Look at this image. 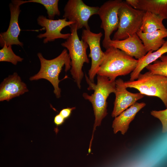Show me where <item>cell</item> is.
<instances>
[{
	"label": "cell",
	"mask_w": 167,
	"mask_h": 167,
	"mask_svg": "<svg viewBox=\"0 0 167 167\" xmlns=\"http://www.w3.org/2000/svg\"><path fill=\"white\" fill-rule=\"evenodd\" d=\"M86 79L89 86L88 89L94 90L91 95L84 93L83 96L92 104L95 117L92 137L89 146L91 147L94 132L97 126L101 125V122L107 114V99L112 93L116 92L115 80H110L107 77L97 75V83L92 82L85 74Z\"/></svg>",
	"instance_id": "obj_1"
},
{
	"label": "cell",
	"mask_w": 167,
	"mask_h": 167,
	"mask_svg": "<svg viewBox=\"0 0 167 167\" xmlns=\"http://www.w3.org/2000/svg\"><path fill=\"white\" fill-rule=\"evenodd\" d=\"M104 53L103 61L97 75L115 81L118 76L131 73L137 66L138 60L118 49L110 47Z\"/></svg>",
	"instance_id": "obj_2"
},
{
	"label": "cell",
	"mask_w": 167,
	"mask_h": 167,
	"mask_svg": "<svg viewBox=\"0 0 167 167\" xmlns=\"http://www.w3.org/2000/svg\"><path fill=\"white\" fill-rule=\"evenodd\" d=\"M69 27L71 35L61 45L68 50L71 60V74L78 87L80 89L84 76L83 67L85 63H89L86 52L89 46L86 42L80 40L77 33V25L75 24Z\"/></svg>",
	"instance_id": "obj_3"
},
{
	"label": "cell",
	"mask_w": 167,
	"mask_h": 167,
	"mask_svg": "<svg viewBox=\"0 0 167 167\" xmlns=\"http://www.w3.org/2000/svg\"><path fill=\"white\" fill-rule=\"evenodd\" d=\"M37 56L40 62V70L37 74L31 76L29 80L31 81L41 79L47 80L54 87V93L57 98H59L61 91L59 87L61 81L59 79V75L64 66L66 72L71 67V60L67 49H64L58 56L50 60L45 58L41 53H38Z\"/></svg>",
	"instance_id": "obj_4"
},
{
	"label": "cell",
	"mask_w": 167,
	"mask_h": 167,
	"mask_svg": "<svg viewBox=\"0 0 167 167\" xmlns=\"http://www.w3.org/2000/svg\"><path fill=\"white\" fill-rule=\"evenodd\" d=\"M126 87L137 89L144 95L156 96L167 108V78L148 71L140 74L136 80L124 82Z\"/></svg>",
	"instance_id": "obj_5"
},
{
	"label": "cell",
	"mask_w": 167,
	"mask_h": 167,
	"mask_svg": "<svg viewBox=\"0 0 167 167\" xmlns=\"http://www.w3.org/2000/svg\"><path fill=\"white\" fill-rule=\"evenodd\" d=\"M145 12L133 8L125 1H122L118 10V28L112 40H122L127 38L128 35L137 33L140 30Z\"/></svg>",
	"instance_id": "obj_6"
},
{
	"label": "cell",
	"mask_w": 167,
	"mask_h": 167,
	"mask_svg": "<svg viewBox=\"0 0 167 167\" xmlns=\"http://www.w3.org/2000/svg\"><path fill=\"white\" fill-rule=\"evenodd\" d=\"M122 2V0H108L99 7L97 15L101 21L100 27L104 31L102 44L106 49L110 47L109 43L111 40V35L113 32L118 29L119 24L118 10Z\"/></svg>",
	"instance_id": "obj_7"
},
{
	"label": "cell",
	"mask_w": 167,
	"mask_h": 167,
	"mask_svg": "<svg viewBox=\"0 0 167 167\" xmlns=\"http://www.w3.org/2000/svg\"><path fill=\"white\" fill-rule=\"evenodd\" d=\"M99 7L88 6L82 0H69L64 8L63 17L74 22L78 30L90 29L88 21L92 15H97Z\"/></svg>",
	"instance_id": "obj_8"
},
{
	"label": "cell",
	"mask_w": 167,
	"mask_h": 167,
	"mask_svg": "<svg viewBox=\"0 0 167 167\" xmlns=\"http://www.w3.org/2000/svg\"><path fill=\"white\" fill-rule=\"evenodd\" d=\"M102 35L101 32L95 33L90 29H84L82 32L81 40L88 44L90 50L89 57L91 59V65L88 71V77L93 83L105 56L100 45Z\"/></svg>",
	"instance_id": "obj_9"
},
{
	"label": "cell",
	"mask_w": 167,
	"mask_h": 167,
	"mask_svg": "<svg viewBox=\"0 0 167 167\" xmlns=\"http://www.w3.org/2000/svg\"><path fill=\"white\" fill-rule=\"evenodd\" d=\"M24 1L12 0L9 4L10 12V20L7 30L0 34V45L3 47L5 44L9 45H16L21 47L23 42L19 39L21 29L19 24V17L21 11L20 6L24 4Z\"/></svg>",
	"instance_id": "obj_10"
},
{
	"label": "cell",
	"mask_w": 167,
	"mask_h": 167,
	"mask_svg": "<svg viewBox=\"0 0 167 167\" xmlns=\"http://www.w3.org/2000/svg\"><path fill=\"white\" fill-rule=\"evenodd\" d=\"M37 21L38 24L45 28L46 30L44 33H40L37 36L39 39L44 38L43 41L44 44L58 39L66 40L70 36L71 33H62L61 32L62 30L66 27L75 24L74 22L67 21L66 18L51 19L43 15H39Z\"/></svg>",
	"instance_id": "obj_11"
},
{
	"label": "cell",
	"mask_w": 167,
	"mask_h": 167,
	"mask_svg": "<svg viewBox=\"0 0 167 167\" xmlns=\"http://www.w3.org/2000/svg\"><path fill=\"white\" fill-rule=\"evenodd\" d=\"M124 82L121 79L115 80V98L111 116L116 117L144 97V95L139 93H133L127 90L124 84Z\"/></svg>",
	"instance_id": "obj_12"
},
{
	"label": "cell",
	"mask_w": 167,
	"mask_h": 167,
	"mask_svg": "<svg viewBox=\"0 0 167 167\" xmlns=\"http://www.w3.org/2000/svg\"><path fill=\"white\" fill-rule=\"evenodd\" d=\"M28 91L26 84L16 72L4 79L0 85V101H9Z\"/></svg>",
	"instance_id": "obj_13"
},
{
	"label": "cell",
	"mask_w": 167,
	"mask_h": 167,
	"mask_svg": "<svg viewBox=\"0 0 167 167\" xmlns=\"http://www.w3.org/2000/svg\"><path fill=\"white\" fill-rule=\"evenodd\" d=\"M120 40H111L109 42L110 47L118 49L128 55L139 60L147 54L143 44L137 33Z\"/></svg>",
	"instance_id": "obj_14"
},
{
	"label": "cell",
	"mask_w": 167,
	"mask_h": 167,
	"mask_svg": "<svg viewBox=\"0 0 167 167\" xmlns=\"http://www.w3.org/2000/svg\"><path fill=\"white\" fill-rule=\"evenodd\" d=\"M146 105L144 102H136L118 116L115 117L112 127L114 134L120 131L122 135L127 131L130 123L134 119L137 113Z\"/></svg>",
	"instance_id": "obj_15"
},
{
	"label": "cell",
	"mask_w": 167,
	"mask_h": 167,
	"mask_svg": "<svg viewBox=\"0 0 167 167\" xmlns=\"http://www.w3.org/2000/svg\"><path fill=\"white\" fill-rule=\"evenodd\" d=\"M137 34L142 41L147 53L150 51H155L160 49L167 37V31L157 30L149 33H143L140 30Z\"/></svg>",
	"instance_id": "obj_16"
},
{
	"label": "cell",
	"mask_w": 167,
	"mask_h": 167,
	"mask_svg": "<svg viewBox=\"0 0 167 167\" xmlns=\"http://www.w3.org/2000/svg\"><path fill=\"white\" fill-rule=\"evenodd\" d=\"M167 53V39L162 46L158 50L153 52L148 51L146 54L138 60L137 66L131 74L130 80L133 81L137 79L141 72L145 67L160 58Z\"/></svg>",
	"instance_id": "obj_17"
},
{
	"label": "cell",
	"mask_w": 167,
	"mask_h": 167,
	"mask_svg": "<svg viewBox=\"0 0 167 167\" xmlns=\"http://www.w3.org/2000/svg\"><path fill=\"white\" fill-rule=\"evenodd\" d=\"M136 9L149 11L167 19V0H138Z\"/></svg>",
	"instance_id": "obj_18"
},
{
	"label": "cell",
	"mask_w": 167,
	"mask_h": 167,
	"mask_svg": "<svg viewBox=\"0 0 167 167\" xmlns=\"http://www.w3.org/2000/svg\"><path fill=\"white\" fill-rule=\"evenodd\" d=\"M163 19L149 11L145 12L143 17L140 30L143 33H149L157 30L167 31L164 25Z\"/></svg>",
	"instance_id": "obj_19"
},
{
	"label": "cell",
	"mask_w": 167,
	"mask_h": 167,
	"mask_svg": "<svg viewBox=\"0 0 167 167\" xmlns=\"http://www.w3.org/2000/svg\"><path fill=\"white\" fill-rule=\"evenodd\" d=\"M58 0H29L24 1V4L28 2L38 3L43 5L47 10L48 19H54L56 15L60 16L58 7Z\"/></svg>",
	"instance_id": "obj_20"
},
{
	"label": "cell",
	"mask_w": 167,
	"mask_h": 167,
	"mask_svg": "<svg viewBox=\"0 0 167 167\" xmlns=\"http://www.w3.org/2000/svg\"><path fill=\"white\" fill-rule=\"evenodd\" d=\"M153 63L146 67V68L151 73L163 75L167 78V55H163Z\"/></svg>",
	"instance_id": "obj_21"
},
{
	"label": "cell",
	"mask_w": 167,
	"mask_h": 167,
	"mask_svg": "<svg viewBox=\"0 0 167 167\" xmlns=\"http://www.w3.org/2000/svg\"><path fill=\"white\" fill-rule=\"evenodd\" d=\"M24 58L16 55L12 49V45L7 46L5 44L0 50V62H11L16 65L19 62H21Z\"/></svg>",
	"instance_id": "obj_22"
},
{
	"label": "cell",
	"mask_w": 167,
	"mask_h": 167,
	"mask_svg": "<svg viewBox=\"0 0 167 167\" xmlns=\"http://www.w3.org/2000/svg\"><path fill=\"white\" fill-rule=\"evenodd\" d=\"M151 115L159 119L162 125V133L167 132V108L165 110L160 111L152 110Z\"/></svg>",
	"instance_id": "obj_23"
},
{
	"label": "cell",
	"mask_w": 167,
	"mask_h": 167,
	"mask_svg": "<svg viewBox=\"0 0 167 167\" xmlns=\"http://www.w3.org/2000/svg\"><path fill=\"white\" fill-rule=\"evenodd\" d=\"M65 119L59 113L57 114L54 117V122L57 127L54 130L57 134L58 132V127L62 125L64 122Z\"/></svg>",
	"instance_id": "obj_24"
},
{
	"label": "cell",
	"mask_w": 167,
	"mask_h": 167,
	"mask_svg": "<svg viewBox=\"0 0 167 167\" xmlns=\"http://www.w3.org/2000/svg\"><path fill=\"white\" fill-rule=\"evenodd\" d=\"M75 109V107H67L62 109L59 112L60 114L65 119L68 118L71 116L73 110Z\"/></svg>",
	"instance_id": "obj_25"
},
{
	"label": "cell",
	"mask_w": 167,
	"mask_h": 167,
	"mask_svg": "<svg viewBox=\"0 0 167 167\" xmlns=\"http://www.w3.org/2000/svg\"><path fill=\"white\" fill-rule=\"evenodd\" d=\"M125 1L132 7L136 9L138 4V0H126Z\"/></svg>",
	"instance_id": "obj_26"
}]
</instances>
